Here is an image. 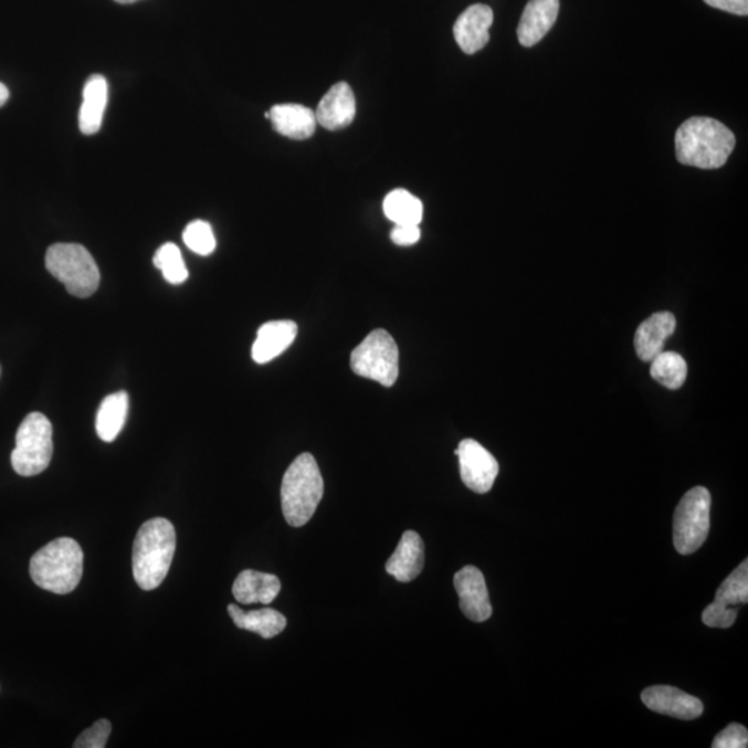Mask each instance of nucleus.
<instances>
[{"instance_id": "obj_29", "label": "nucleus", "mask_w": 748, "mask_h": 748, "mask_svg": "<svg viewBox=\"0 0 748 748\" xmlns=\"http://www.w3.org/2000/svg\"><path fill=\"white\" fill-rule=\"evenodd\" d=\"M737 619V609L713 602L703 611L702 620L709 628H730Z\"/></svg>"}, {"instance_id": "obj_34", "label": "nucleus", "mask_w": 748, "mask_h": 748, "mask_svg": "<svg viewBox=\"0 0 748 748\" xmlns=\"http://www.w3.org/2000/svg\"><path fill=\"white\" fill-rule=\"evenodd\" d=\"M116 2L122 3V4H129V3L138 2V0H116Z\"/></svg>"}, {"instance_id": "obj_13", "label": "nucleus", "mask_w": 748, "mask_h": 748, "mask_svg": "<svg viewBox=\"0 0 748 748\" xmlns=\"http://www.w3.org/2000/svg\"><path fill=\"white\" fill-rule=\"evenodd\" d=\"M357 113V103L347 82H338L326 93L316 108V123L329 130L347 128Z\"/></svg>"}, {"instance_id": "obj_33", "label": "nucleus", "mask_w": 748, "mask_h": 748, "mask_svg": "<svg viewBox=\"0 0 748 748\" xmlns=\"http://www.w3.org/2000/svg\"><path fill=\"white\" fill-rule=\"evenodd\" d=\"M9 96H10V93H9L8 86L2 84V82H0V107L7 105V102L9 101Z\"/></svg>"}, {"instance_id": "obj_21", "label": "nucleus", "mask_w": 748, "mask_h": 748, "mask_svg": "<svg viewBox=\"0 0 748 748\" xmlns=\"http://www.w3.org/2000/svg\"><path fill=\"white\" fill-rule=\"evenodd\" d=\"M228 613L240 630L259 633L264 639L277 636L287 626L286 617L275 609L265 608L245 613L239 605L229 604Z\"/></svg>"}, {"instance_id": "obj_24", "label": "nucleus", "mask_w": 748, "mask_h": 748, "mask_svg": "<svg viewBox=\"0 0 748 748\" xmlns=\"http://www.w3.org/2000/svg\"><path fill=\"white\" fill-rule=\"evenodd\" d=\"M650 366V375L657 383L670 390H678L687 378V364L679 354L662 351L654 357Z\"/></svg>"}, {"instance_id": "obj_27", "label": "nucleus", "mask_w": 748, "mask_h": 748, "mask_svg": "<svg viewBox=\"0 0 748 748\" xmlns=\"http://www.w3.org/2000/svg\"><path fill=\"white\" fill-rule=\"evenodd\" d=\"M183 242L193 253L203 256L214 253L217 247V240L210 223L200 220L190 222L186 226Z\"/></svg>"}, {"instance_id": "obj_28", "label": "nucleus", "mask_w": 748, "mask_h": 748, "mask_svg": "<svg viewBox=\"0 0 748 748\" xmlns=\"http://www.w3.org/2000/svg\"><path fill=\"white\" fill-rule=\"evenodd\" d=\"M112 734L110 720L101 719L93 724L91 728L82 731L78 739L75 740V748H105L108 736Z\"/></svg>"}, {"instance_id": "obj_4", "label": "nucleus", "mask_w": 748, "mask_h": 748, "mask_svg": "<svg viewBox=\"0 0 748 748\" xmlns=\"http://www.w3.org/2000/svg\"><path fill=\"white\" fill-rule=\"evenodd\" d=\"M325 484L318 463L303 453L287 468L282 483V510L292 527H303L315 515L324 498Z\"/></svg>"}, {"instance_id": "obj_12", "label": "nucleus", "mask_w": 748, "mask_h": 748, "mask_svg": "<svg viewBox=\"0 0 748 748\" xmlns=\"http://www.w3.org/2000/svg\"><path fill=\"white\" fill-rule=\"evenodd\" d=\"M493 23L494 12L487 4H473L464 10L453 25V35L459 48L466 54L482 51L489 42V29Z\"/></svg>"}, {"instance_id": "obj_30", "label": "nucleus", "mask_w": 748, "mask_h": 748, "mask_svg": "<svg viewBox=\"0 0 748 748\" xmlns=\"http://www.w3.org/2000/svg\"><path fill=\"white\" fill-rule=\"evenodd\" d=\"M748 746V731L746 726L730 724L715 737L713 748H746Z\"/></svg>"}, {"instance_id": "obj_14", "label": "nucleus", "mask_w": 748, "mask_h": 748, "mask_svg": "<svg viewBox=\"0 0 748 748\" xmlns=\"http://www.w3.org/2000/svg\"><path fill=\"white\" fill-rule=\"evenodd\" d=\"M559 0H529L518 24V42L531 48L542 41L559 15Z\"/></svg>"}, {"instance_id": "obj_23", "label": "nucleus", "mask_w": 748, "mask_h": 748, "mask_svg": "<svg viewBox=\"0 0 748 748\" xmlns=\"http://www.w3.org/2000/svg\"><path fill=\"white\" fill-rule=\"evenodd\" d=\"M384 214L396 225H420L423 220V203L408 190L396 189L387 194Z\"/></svg>"}, {"instance_id": "obj_8", "label": "nucleus", "mask_w": 748, "mask_h": 748, "mask_svg": "<svg viewBox=\"0 0 748 748\" xmlns=\"http://www.w3.org/2000/svg\"><path fill=\"white\" fill-rule=\"evenodd\" d=\"M712 494L704 487L686 493L674 515V546L679 555H692L706 542L709 533Z\"/></svg>"}, {"instance_id": "obj_26", "label": "nucleus", "mask_w": 748, "mask_h": 748, "mask_svg": "<svg viewBox=\"0 0 748 748\" xmlns=\"http://www.w3.org/2000/svg\"><path fill=\"white\" fill-rule=\"evenodd\" d=\"M152 262H155L157 270L161 271L164 278L171 285H182L188 281L189 271L177 244L166 243L161 245Z\"/></svg>"}, {"instance_id": "obj_7", "label": "nucleus", "mask_w": 748, "mask_h": 748, "mask_svg": "<svg viewBox=\"0 0 748 748\" xmlns=\"http://www.w3.org/2000/svg\"><path fill=\"white\" fill-rule=\"evenodd\" d=\"M400 352L394 338L383 329L373 330L351 354V369L360 378L381 386L396 384L400 375Z\"/></svg>"}, {"instance_id": "obj_9", "label": "nucleus", "mask_w": 748, "mask_h": 748, "mask_svg": "<svg viewBox=\"0 0 748 748\" xmlns=\"http://www.w3.org/2000/svg\"><path fill=\"white\" fill-rule=\"evenodd\" d=\"M462 482L476 494H487L499 474V463L474 440H463L456 450Z\"/></svg>"}, {"instance_id": "obj_18", "label": "nucleus", "mask_w": 748, "mask_h": 748, "mask_svg": "<svg viewBox=\"0 0 748 748\" xmlns=\"http://www.w3.org/2000/svg\"><path fill=\"white\" fill-rule=\"evenodd\" d=\"M676 319L673 314L659 313L650 316L639 325L635 333V349L643 362H650L664 351L665 343L674 335Z\"/></svg>"}, {"instance_id": "obj_15", "label": "nucleus", "mask_w": 748, "mask_h": 748, "mask_svg": "<svg viewBox=\"0 0 748 748\" xmlns=\"http://www.w3.org/2000/svg\"><path fill=\"white\" fill-rule=\"evenodd\" d=\"M298 335V326L293 320L267 322L256 333L251 355L256 364H267L292 346Z\"/></svg>"}, {"instance_id": "obj_31", "label": "nucleus", "mask_w": 748, "mask_h": 748, "mask_svg": "<svg viewBox=\"0 0 748 748\" xmlns=\"http://www.w3.org/2000/svg\"><path fill=\"white\" fill-rule=\"evenodd\" d=\"M422 236L419 225H396L391 231V240L401 247L417 244Z\"/></svg>"}, {"instance_id": "obj_11", "label": "nucleus", "mask_w": 748, "mask_h": 748, "mask_svg": "<svg viewBox=\"0 0 748 748\" xmlns=\"http://www.w3.org/2000/svg\"><path fill=\"white\" fill-rule=\"evenodd\" d=\"M642 702L654 713L684 720L702 717L704 712L703 703L697 697L667 685L647 687L642 693Z\"/></svg>"}, {"instance_id": "obj_1", "label": "nucleus", "mask_w": 748, "mask_h": 748, "mask_svg": "<svg viewBox=\"0 0 748 748\" xmlns=\"http://www.w3.org/2000/svg\"><path fill=\"white\" fill-rule=\"evenodd\" d=\"M735 145L734 133L723 123L708 117L687 119L675 134L676 158L687 167H724Z\"/></svg>"}, {"instance_id": "obj_17", "label": "nucleus", "mask_w": 748, "mask_h": 748, "mask_svg": "<svg viewBox=\"0 0 748 748\" xmlns=\"http://www.w3.org/2000/svg\"><path fill=\"white\" fill-rule=\"evenodd\" d=\"M265 117L271 119L277 134L296 140L309 139L318 125L315 112L296 103L273 106Z\"/></svg>"}, {"instance_id": "obj_32", "label": "nucleus", "mask_w": 748, "mask_h": 748, "mask_svg": "<svg viewBox=\"0 0 748 748\" xmlns=\"http://www.w3.org/2000/svg\"><path fill=\"white\" fill-rule=\"evenodd\" d=\"M708 7L736 15L748 14V0H704Z\"/></svg>"}, {"instance_id": "obj_20", "label": "nucleus", "mask_w": 748, "mask_h": 748, "mask_svg": "<svg viewBox=\"0 0 748 748\" xmlns=\"http://www.w3.org/2000/svg\"><path fill=\"white\" fill-rule=\"evenodd\" d=\"M108 102V84L105 76L95 74L86 81L84 102L80 110V129L84 135L99 133Z\"/></svg>"}, {"instance_id": "obj_10", "label": "nucleus", "mask_w": 748, "mask_h": 748, "mask_svg": "<svg viewBox=\"0 0 748 748\" xmlns=\"http://www.w3.org/2000/svg\"><path fill=\"white\" fill-rule=\"evenodd\" d=\"M459 594V604L468 620L474 622H484L493 615V605L489 602L487 583L483 572L474 566L463 567L453 577Z\"/></svg>"}, {"instance_id": "obj_2", "label": "nucleus", "mask_w": 748, "mask_h": 748, "mask_svg": "<svg viewBox=\"0 0 748 748\" xmlns=\"http://www.w3.org/2000/svg\"><path fill=\"white\" fill-rule=\"evenodd\" d=\"M177 533L167 518L146 522L136 534L133 551V571L136 583L144 591L160 587L171 569Z\"/></svg>"}, {"instance_id": "obj_16", "label": "nucleus", "mask_w": 748, "mask_h": 748, "mask_svg": "<svg viewBox=\"0 0 748 748\" xmlns=\"http://www.w3.org/2000/svg\"><path fill=\"white\" fill-rule=\"evenodd\" d=\"M424 567V544L414 531H405L394 554L386 563V570L400 582H411Z\"/></svg>"}, {"instance_id": "obj_6", "label": "nucleus", "mask_w": 748, "mask_h": 748, "mask_svg": "<svg viewBox=\"0 0 748 748\" xmlns=\"http://www.w3.org/2000/svg\"><path fill=\"white\" fill-rule=\"evenodd\" d=\"M53 455V428L45 414L32 412L20 424L12 452L13 471L23 477L45 472Z\"/></svg>"}, {"instance_id": "obj_5", "label": "nucleus", "mask_w": 748, "mask_h": 748, "mask_svg": "<svg viewBox=\"0 0 748 748\" xmlns=\"http://www.w3.org/2000/svg\"><path fill=\"white\" fill-rule=\"evenodd\" d=\"M45 262L51 275L62 282L67 292L75 297H91L99 288V267L84 245L53 244L48 250Z\"/></svg>"}, {"instance_id": "obj_19", "label": "nucleus", "mask_w": 748, "mask_h": 748, "mask_svg": "<svg viewBox=\"0 0 748 748\" xmlns=\"http://www.w3.org/2000/svg\"><path fill=\"white\" fill-rule=\"evenodd\" d=\"M282 583L278 578L266 572L244 570L233 583V597L239 603L270 604L281 593Z\"/></svg>"}, {"instance_id": "obj_22", "label": "nucleus", "mask_w": 748, "mask_h": 748, "mask_svg": "<svg viewBox=\"0 0 748 748\" xmlns=\"http://www.w3.org/2000/svg\"><path fill=\"white\" fill-rule=\"evenodd\" d=\"M128 407L129 398L125 391L114 392L103 400L96 417V433L102 441L113 442L122 433Z\"/></svg>"}, {"instance_id": "obj_3", "label": "nucleus", "mask_w": 748, "mask_h": 748, "mask_svg": "<svg viewBox=\"0 0 748 748\" xmlns=\"http://www.w3.org/2000/svg\"><path fill=\"white\" fill-rule=\"evenodd\" d=\"M84 551L76 540L57 538L32 556L30 575L35 586L56 594H67L80 586Z\"/></svg>"}, {"instance_id": "obj_25", "label": "nucleus", "mask_w": 748, "mask_h": 748, "mask_svg": "<svg viewBox=\"0 0 748 748\" xmlns=\"http://www.w3.org/2000/svg\"><path fill=\"white\" fill-rule=\"evenodd\" d=\"M714 602L734 608L748 602V560L746 559L726 580L715 594Z\"/></svg>"}]
</instances>
